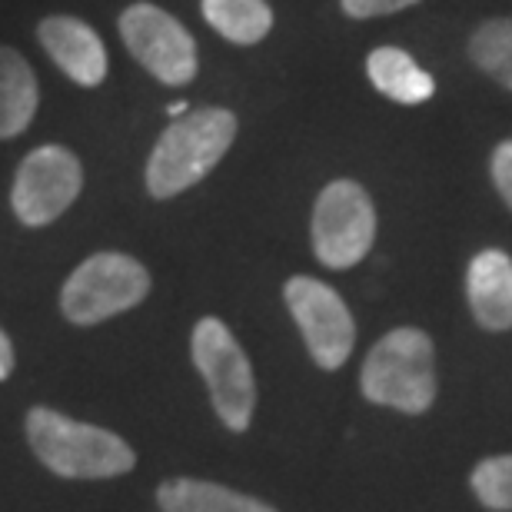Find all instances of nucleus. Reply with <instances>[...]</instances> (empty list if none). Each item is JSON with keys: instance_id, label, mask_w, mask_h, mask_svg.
I'll return each mask as SVG.
<instances>
[{"instance_id": "1", "label": "nucleus", "mask_w": 512, "mask_h": 512, "mask_svg": "<svg viewBox=\"0 0 512 512\" xmlns=\"http://www.w3.org/2000/svg\"><path fill=\"white\" fill-rule=\"evenodd\" d=\"M237 114L227 107L187 110L160 133L147 160V193L153 200L180 197L197 187L237 140Z\"/></svg>"}, {"instance_id": "2", "label": "nucleus", "mask_w": 512, "mask_h": 512, "mask_svg": "<svg viewBox=\"0 0 512 512\" xmlns=\"http://www.w3.org/2000/svg\"><path fill=\"white\" fill-rule=\"evenodd\" d=\"M34 456L60 479H114L137 466L127 439L104 426L70 419L50 406H34L24 419Z\"/></svg>"}, {"instance_id": "3", "label": "nucleus", "mask_w": 512, "mask_h": 512, "mask_svg": "<svg viewBox=\"0 0 512 512\" xmlns=\"http://www.w3.org/2000/svg\"><path fill=\"white\" fill-rule=\"evenodd\" d=\"M363 396L376 406L399 409V413H426L436 399L433 373V340L416 326L389 330L380 343L366 353L360 370Z\"/></svg>"}, {"instance_id": "4", "label": "nucleus", "mask_w": 512, "mask_h": 512, "mask_svg": "<svg viewBox=\"0 0 512 512\" xmlns=\"http://www.w3.org/2000/svg\"><path fill=\"white\" fill-rule=\"evenodd\" d=\"M150 293V273L127 253L104 250L87 256L60 290V313L74 326H97L140 306Z\"/></svg>"}, {"instance_id": "5", "label": "nucleus", "mask_w": 512, "mask_h": 512, "mask_svg": "<svg viewBox=\"0 0 512 512\" xmlns=\"http://www.w3.org/2000/svg\"><path fill=\"white\" fill-rule=\"evenodd\" d=\"M190 353L193 366L210 389L213 409L223 419V426L233 433H247L256 409V380L247 353L237 343V336L230 333V326L217 316H203L193 326Z\"/></svg>"}, {"instance_id": "6", "label": "nucleus", "mask_w": 512, "mask_h": 512, "mask_svg": "<svg viewBox=\"0 0 512 512\" xmlns=\"http://www.w3.org/2000/svg\"><path fill=\"white\" fill-rule=\"evenodd\" d=\"M127 54L167 87H187L197 77V40L170 10L150 0L130 4L117 20Z\"/></svg>"}, {"instance_id": "7", "label": "nucleus", "mask_w": 512, "mask_h": 512, "mask_svg": "<svg viewBox=\"0 0 512 512\" xmlns=\"http://www.w3.org/2000/svg\"><path fill=\"white\" fill-rule=\"evenodd\" d=\"M376 210L356 180H333L313 207V253L330 270H350L373 250Z\"/></svg>"}, {"instance_id": "8", "label": "nucleus", "mask_w": 512, "mask_h": 512, "mask_svg": "<svg viewBox=\"0 0 512 512\" xmlns=\"http://www.w3.org/2000/svg\"><path fill=\"white\" fill-rule=\"evenodd\" d=\"M84 190V163L70 147L44 143L30 150L17 167L10 207L24 227H47L64 217Z\"/></svg>"}, {"instance_id": "9", "label": "nucleus", "mask_w": 512, "mask_h": 512, "mask_svg": "<svg viewBox=\"0 0 512 512\" xmlns=\"http://www.w3.org/2000/svg\"><path fill=\"white\" fill-rule=\"evenodd\" d=\"M283 300L300 326L313 363L320 370H340L356 343V323L343 296L313 276H293L283 286Z\"/></svg>"}, {"instance_id": "10", "label": "nucleus", "mask_w": 512, "mask_h": 512, "mask_svg": "<svg viewBox=\"0 0 512 512\" xmlns=\"http://www.w3.org/2000/svg\"><path fill=\"white\" fill-rule=\"evenodd\" d=\"M37 40L44 47V54L77 87H100L107 80L110 70L107 47L87 20L70 14H50L37 24Z\"/></svg>"}, {"instance_id": "11", "label": "nucleus", "mask_w": 512, "mask_h": 512, "mask_svg": "<svg viewBox=\"0 0 512 512\" xmlns=\"http://www.w3.org/2000/svg\"><path fill=\"white\" fill-rule=\"evenodd\" d=\"M466 296L473 316L486 330L512 326V260L503 250H483L469 263Z\"/></svg>"}, {"instance_id": "12", "label": "nucleus", "mask_w": 512, "mask_h": 512, "mask_svg": "<svg viewBox=\"0 0 512 512\" xmlns=\"http://www.w3.org/2000/svg\"><path fill=\"white\" fill-rule=\"evenodd\" d=\"M40 87L34 67L14 47H0V140L20 137L37 117Z\"/></svg>"}, {"instance_id": "13", "label": "nucleus", "mask_w": 512, "mask_h": 512, "mask_svg": "<svg viewBox=\"0 0 512 512\" xmlns=\"http://www.w3.org/2000/svg\"><path fill=\"white\" fill-rule=\"evenodd\" d=\"M160 512H276L263 499L207 479H167L157 489Z\"/></svg>"}, {"instance_id": "14", "label": "nucleus", "mask_w": 512, "mask_h": 512, "mask_svg": "<svg viewBox=\"0 0 512 512\" xmlns=\"http://www.w3.org/2000/svg\"><path fill=\"white\" fill-rule=\"evenodd\" d=\"M366 74H370V84L380 90L383 97L396 100V104H406V107L426 104V100L436 94L433 77L399 47H376L373 54L366 57Z\"/></svg>"}, {"instance_id": "15", "label": "nucleus", "mask_w": 512, "mask_h": 512, "mask_svg": "<svg viewBox=\"0 0 512 512\" xmlns=\"http://www.w3.org/2000/svg\"><path fill=\"white\" fill-rule=\"evenodd\" d=\"M203 17L230 44L253 47L270 34L273 10L266 0H203Z\"/></svg>"}, {"instance_id": "16", "label": "nucleus", "mask_w": 512, "mask_h": 512, "mask_svg": "<svg viewBox=\"0 0 512 512\" xmlns=\"http://www.w3.org/2000/svg\"><path fill=\"white\" fill-rule=\"evenodd\" d=\"M469 57L479 70L512 90V20H486L469 40Z\"/></svg>"}, {"instance_id": "17", "label": "nucleus", "mask_w": 512, "mask_h": 512, "mask_svg": "<svg viewBox=\"0 0 512 512\" xmlns=\"http://www.w3.org/2000/svg\"><path fill=\"white\" fill-rule=\"evenodd\" d=\"M473 493L489 509L512 512V453L489 456L473 469Z\"/></svg>"}, {"instance_id": "18", "label": "nucleus", "mask_w": 512, "mask_h": 512, "mask_svg": "<svg viewBox=\"0 0 512 512\" xmlns=\"http://www.w3.org/2000/svg\"><path fill=\"white\" fill-rule=\"evenodd\" d=\"M343 10L356 20H366V17H386V14H396L403 7H413L419 0H340Z\"/></svg>"}, {"instance_id": "19", "label": "nucleus", "mask_w": 512, "mask_h": 512, "mask_svg": "<svg viewBox=\"0 0 512 512\" xmlns=\"http://www.w3.org/2000/svg\"><path fill=\"white\" fill-rule=\"evenodd\" d=\"M493 180H496L499 197L512 207V140L499 143L493 153Z\"/></svg>"}, {"instance_id": "20", "label": "nucleus", "mask_w": 512, "mask_h": 512, "mask_svg": "<svg viewBox=\"0 0 512 512\" xmlns=\"http://www.w3.org/2000/svg\"><path fill=\"white\" fill-rule=\"evenodd\" d=\"M14 363H17L14 343H10V336H7L4 330H0V383H4L10 373H14Z\"/></svg>"}, {"instance_id": "21", "label": "nucleus", "mask_w": 512, "mask_h": 512, "mask_svg": "<svg viewBox=\"0 0 512 512\" xmlns=\"http://www.w3.org/2000/svg\"><path fill=\"white\" fill-rule=\"evenodd\" d=\"M187 114V104H183V100H177V104H170V117L177 120V117H183Z\"/></svg>"}]
</instances>
